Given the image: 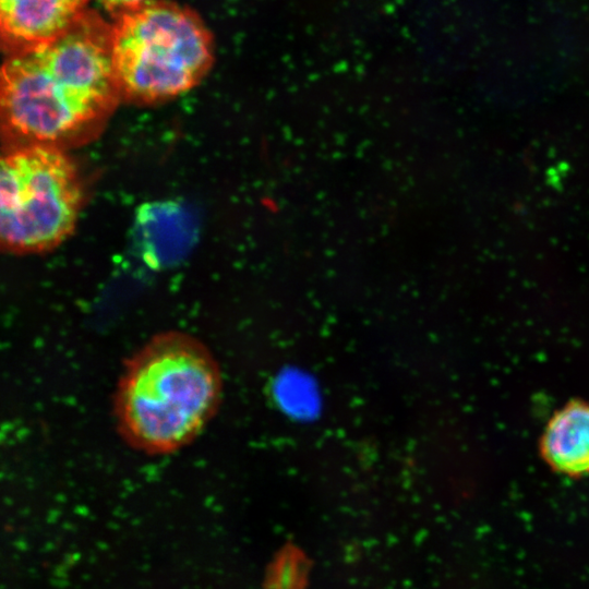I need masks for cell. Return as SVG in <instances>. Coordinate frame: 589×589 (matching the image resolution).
<instances>
[{
  "instance_id": "1",
  "label": "cell",
  "mask_w": 589,
  "mask_h": 589,
  "mask_svg": "<svg viewBox=\"0 0 589 589\" xmlns=\"http://www.w3.org/2000/svg\"><path fill=\"white\" fill-rule=\"evenodd\" d=\"M111 28L86 11L67 32L8 55L0 117L8 148L80 145L96 137L122 99L111 63Z\"/></svg>"
},
{
  "instance_id": "2",
  "label": "cell",
  "mask_w": 589,
  "mask_h": 589,
  "mask_svg": "<svg viewBox=\"0 0 589 589\" xmlns=\"http://www.w3.org/2000/svg\"><path fill=\"white\" fill-rule=\"evenodd\" d=\"M221 374L196 337L168 330L154 335L125 361L116 385V428L133 449L168 455L192 443L217 411Z\"/></svg>"
},
{
  "instance_id": "3",
  "label": "cell",
  "mask_w": 589,
  "mask_h": 589,
  "mask_svg": "<svg viewBox=\"0 0 589 589\" xmlns=\"http://www.w3.org/2000/svg\"><path fill=\"white\" fill-rule=\"evenodd\" d=\"M213 62L207 26L173 1H145L112 25L111 63L128 101L145 105L179 96L196 86Z\"/></svg>"
},
{
  "instance_id": "4",
  "label": "cell",
  "mask_w": 589,
  "mask_h": 589,
  "mask_svg": "<svg viewBox=\"0 0 589 589\" xmlns=\"http://www.w3.org/2000/svg\"><path fill=\"white\" fill-rule=\"evenodd\" d=\"M0 240L16 254L40 253L73 231L82 204L75 166L62 148H7L0 172Z\"/></svg>"
},
{
  "instance_id": "5",
  "label": "cell",
  "mask_w": 589,
  "mask_h": 589,
  "mask_svg": "<svg viewBox=\"0 0 589 589\" xmlns=\"http://www.w3.org/2000/svg\"><path fill=\"white\" fill-rule=\"evenodd\" d=\"M88 0H0L1 43L8 55L46 44L67 32Z\"/></svg>"
},
{
  "instance_id": "6",
  "label": "cell",
  "mask_w": 589,
  "mask_h": 589,
  "mask_svg": "<svg viewBox=\"0 0 589 589\" xmlns=\"http://www.w3.org/2000/svg\"><path fill=\"white\" fill-rule=\"evenodd\" d=\"M540 453L558 473L589 474V401H569L551 417L541 435Z\"/></svg>"
},
{
  "instance_id": "7",
  "label": "cell",
  "mask_w": 589,
  "mask_h": 589,
  "mask_svg": "<svg viewBox=\"0 0 589 589\" xmlns=\"http://www.w3.org/2000/svg\"><path fill=\"white\" fill-rule=\"evenodd\" d=\"M279 401H284L288 410L304 411L308 406H312V390L310 384L301 376L288 375L284 376L278 383Z\"/></svg>"
},
{
  "instance_id": "8",
  "label": "cell",
  "mask_w": 589,
  "mask_h": 589,
  "mask_svg": "<svg viewBox=\"0 0 589 589\" xmlns=\"http://www.w3.org/2000/svg\"><path fill=\"white\" fill-rule=\"evenodd\" d=\"M109 12L120 15L130 11L147 0H98Z\"/></svg>"
}]
</instances>
